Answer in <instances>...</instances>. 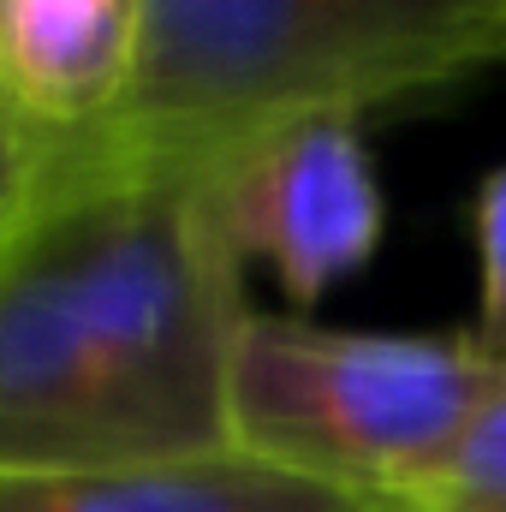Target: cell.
Returning <instances> with one entry per match:
<instances>
[{
	"instance_id": "cell-5",
	"label": "cell",
	"mask_w": 506,
	"mask_h": 512,
	"mask_svg": "<svg viewBox=\"0 0 506 512\" xmlns=\"http://www.w3.org/2000/svg\"><path fill=\"white\" fill-rule=\"evenodd\" d=\"M0 512H405L376 495H346L239 447L191 459H131L78 471H0Z\"/></svg>"
},
{
	"instance_id": "cell-2",
	"label": "cell",
	"mask_w": 506,
	"mask_h": 512,
	"mask_svg": "<svg viewBox=\"0 0 506 512\" xmlns=\"http://www.w3.org/2000/svg\"><path fill=\"white\" fill-rule=\"evenodd\" d=\"M506 60V0H137V60L108 137L221 161L310 114H364Z\"/></svg>"
},
{
	"instance_id": "cell-6",
	"label": "cell",
	"mask_w": 506,
	"mask_h": 512,
	"mask_svg": "<svg viewBox=\"0 0 506 512\" xmlns=\"http://www.w3.org/2000/svg\"><path fill=\"white\" fill-rule=\"evenodd\" d=\"M137 60V0H0V108L48 137L114 120Z\"/></svg>"
},
{
	"instance_id": "cell-9",
	"label": "cell",
	"mask_w": 506,
	"mask_h": 512,
	"mask_svg": "<svg viewBox=\"0 0 506 512\" xmlns=\"http://www.w3.org/2000/svg\"><path fill=\"white\" fill-rule=\"evenodd\" d=\"M54 149H60V137L24 126L18 114L0 108V245H6V233L24 221V209H30V197H36L48 161H54Z\"/></svg>"
},
{
	"instance_id": "cell-4",
	"label": "cell",
	"mask_w": 506,
	"mask_h": 512,
	"mask_svg": "<svg viewBox=\"0 0 506 512\" xmlns=\"http://www.w3.org/2000/svg\"><path fill=\"white\" fill-rule=\"evenodd\" d=\"M215 215L239 262H262L310 310L370 268L387 233L376 161L352 114H310L215 161Z\"/></svg>"
},
{
	"instance_id": "cell-7",
	"label": "cell",
	"mask_w": 506,
	"mask_h": 512,
	"mask_svg": "<svg viewBox=\"0 0 506 512\" xmlns=\"http://www.w3.org/2000/svg\"><path fill=\"white\" fill-rule=\"evenodd\" d=\"M405 512H506V376Z\"/></svg>"
},
{
	"instance_id": "cell-3",
	"label": "cell",
	"mask_w": 506,
	"mask_h": 512,
	"mask_svg": "<svg viewBox=\"0 0 506 512\" xmlns=\"http://www.w3.org/2000/svg\"><path fill=\"white\" fill-rule=\"evenodd\" d=\"M501 376L506 364L471 334H376L251 310L227 376V447L411 507Z\"/></svg>"
},
{
	"instance_id": "cell-8",
	"label": "cell",
	"mask_w": 506,
	"mask_h": 512,
	"mask_svg": "<svg viewBox=\"0 0 506 512\" xmlns=\"http://www.w3.org/2000/svg\"><path fill=\"white\" fill-rule=\"evenodd\" d=\"M471 239H477V328L471 340L506 364V161H495L471 203Z\"/></svg>"
},
{
	"instance_id": "cell-1",
	"label": "cell",
	"mask_w": 506,
	"mask_h": 512,
	"mask_svg": "<svg viewBox=\"0 0 506 512\" xmlns=\"http://www.w3.org/2000/svg\"><path fill=\"white\" fill-rule=\"evenodd\" d=\"M245 322V262L215 215V161L60 137L0 245V471L227 447Z\"/></svg>"
}]
</instances>
